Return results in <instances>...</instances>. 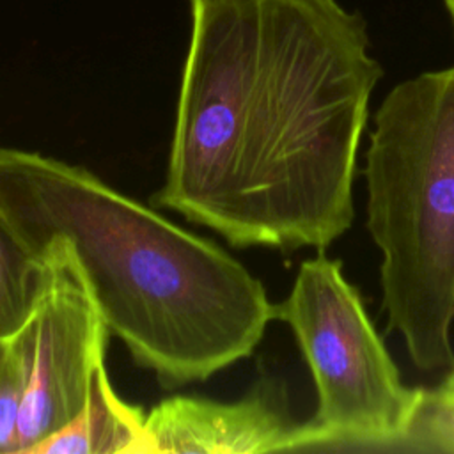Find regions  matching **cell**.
<instances>
[{
	"label": "cell",
	"instance_id": "obj_1",
	"mask_svg": "<svg viewBox=\"0 0 454 454\" xmlns=\"http://www.w3.org/2000/svg\"><path fill=\"white\" fill-rule=\"evenodd\" d=\"M165 183L154 204L231 245L325 252L353 223L358 145L383 76L337 0H188Z\"/></svg>",
	"mask_w": 454,
	"mask_h": 454
},
{
	"label": "cell",
	"instance_id": "obj_2",
	"mask_svg": "<svg viewBox=\"0 0 454 454\" xmlns=\"http://www.w3.org/2000/svg\"><path fill=\"white\" fill-rule=\"evenodd\" d=\"M0 209L35 255L53 238L71 247L110 333L165 388L250 356L277 319L229 252L83 167L0 147Z\"/></svg>",
	"mask_w": 454,
	"mask_h": 454
},
{
	"label": "cell",
	"instance_id": "obj_3",
	"mask_svg": "<svg viewBox=\"0 0 454 454\" xmlns=\"http://www.w3.org/2000/svg\"><path fill=\"white\" fill-rule=\"evenodd\" d=\"M365 225L381 312L422 372L454 365V66L394 85L372 117Z\"/></svg>",
	"mask_w": 454,
	"mask_h": 454
},
{
	"label": "cell",
	"instance_id": "obj_4",
	"mask_svg": "<svg viewBox=\"0 0 454 454\" xmlns=\"http://www.w3.org/2000/svg\"><path fill=\"white\" fill-rule=\"evenodd\" d=\"M275 316L294 333L316 385L312 452H397L422 387L401 380L342 261L325 252L305 259Z\"/></svg>",
	"mask_w": 454,
	"mask_h": 454
},
{
	"label": "cell",
	"instance_id": "obj_5",
	"mask_svg": "<svg viewBox=\"0 0 454 454\" xmlns=\"http://www.w3.org/2000/svg\"><path fill=\"white\" fill-rule=\"evenodd\" d=\"M37 255L46 264L44 289L11 337L25 362L14 454H30L82 411L110 333L71 247L53 238Z\"/></svg>",
	"mask_w": 454,
	"mask_h": 454
},
{
	"label": "cell",
	"instance_id": "obj_6",
	"mask_svg": "<svg viewBox=\"0 0 454 454\" xmlns=\"http://www.w3.org/2000/svg\"><path fill=\"white\" fill-rule=\"evenodd\" d=\"M156 452L266 454L312 452L314 434L291 410L286 385L261 378L241 399L174 395L145 413Z\"/></svg>",
	"mask_w": 454,
	"mask_h": 454
},
{
	"label": "cell",
	"instance_id": "obj_7",
	"mask_svg": "<svg viewBox=\"0 0 454 454\" xmlns=\"http://www.w3.org/2000/svg\"><path fill=\"white\" fill-rule=\"evenodd\" d=\"M156 454L145 413L122 401L98 367L82 411L30 454Z\"/></svg>",
	"mask_w": 454,
	"mask_h": 454
},
{
	"label": "cell",
	"instance_id": "obj_8",
	"mask_svg": "<svg viewBox=\"0 0 454 454\" xmlns=\"http://www.w3.org/2000/svg\"><path fill=\"white\" fill-rule=\"evenodd\" d=\"M44 280V261L32 252L0 209V340H9L28 321Z\"/></svg>",
	"mask_w": 454,
	"mask_h": 454
},
{
	"label": "cell",
	"instance_id": "obj_9",
	"mask_svg": "<svg viewBox=\"0 0 454 454\" xmlns=\"http://www.w3.org/2000/svg\"><path fill=\"white\" fill-rule=\"evenodd\" d=\"M399 452L454 454V390L422 388Z\"/></svg>",
	"mask_w": 454,
	"mask_h": 454
},
{
	"label": "cell",
	"instance_id": "obj_10",
	"mask_svg": "<svg viewBox=\"0 0 454 454\" xmlns=\"http://www.w3.org/2000/svg\"><path fill=\"white\" fill-rule=\"evenodd\" d=\"M25 394V362L14 339L5 340L0 364V454H14L20 410Z\"/></svg>",
	"mask_w": 454,
	"mask_h": 454
},
{
	"label": "cell",
	"instance_id": "obj_11",
	"mask_svg": "<svg viewBox=\"0 0 454 454\" xmlns=\"http://www.w3.org/2000/svg\"><path fill=\"white\" fill-rule=\"evenodd\" d=\"M442 387H445V388H449V390H454V365L447 371V376H445Z\"/></svg>",
	"mask_w": 454,
	"mask_h": 454
},
{
	"label": "cell",
	"instance_id": "obj_12",
	"mask_svg": "<svg viewBox=\"0 0 454 454\" xmlns=\"http://www.w3.org/2000/svg\"><path fill=\"white\" fill-rule=\"evenodd\" d=\"M445 5H447V11H449V14H450L452 27H454V0H445Z\"/></svg>",
	"mask_w": 454,
	"mask_h": 454
},
{
	"label": "cell",
	"instance_id": "obj_13",
	"mask_svg": "<svg viewBox=\"0 0 454 454\" xmlns=\"http://www.w3.org/2000/svg\"><path fill=\"white\" fill-rule=\"evenodd\" d=\"M4 353H5V342L0 340V364H2V360H4Z\"/></svg>",
	"mask_w": 454,
	"mask_h": 454
}]
</instances>
